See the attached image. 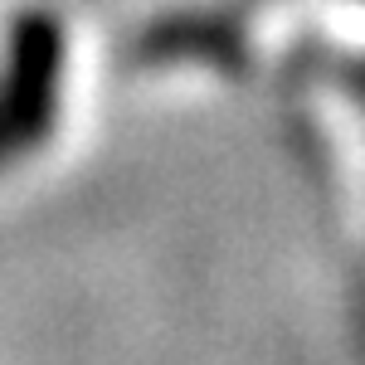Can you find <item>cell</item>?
<instances>
[{"label":"cell","instance_id":"1","mask_svg":"<svg viewBox=\"0 0 365 365\" xmlns=\"http://www.w3.org/2000/svg\"><path fill=\"white\" fill-rule=\"evenodd\" d=\"M63 68V29L44 10H25L10 25V68L0 78V161L44 137L54 117V88Z\"/></svg>","mask_w":365,"mask_h":365}]
</instances>
